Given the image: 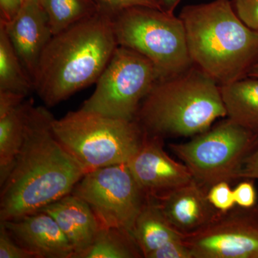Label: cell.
Masks as SVG:
<instances>
[{
    "instance_id": "1",
    "label": "cell",
    "mask_w": 258,
    "mask_h": 258,
    "mask_svg": "<svg viewBox=\"0 0 258 258\" xmlns=\"http://www.w3.org/2000/svg\"><path fill=\"white\" fill-rule=\"evenodd\" d=\"M54 118L46 108L30 105L23 147L1 186V222L35 213L69 195L86 174L55 137Z\"/></svg>"
},
{
    "instance_id": "2",
    "label": "cell",
    "mask_w": 258,
    "mask_h": 258,
    "mask_svg": "<svg viewBox=\"0 0 258 258\" xmlns=\"http://www.w3.org/2000/svg\"><path fill=\"white\" fill-rule=\"evenodd\" d=\"M118 46L112 16L98 13L53 35L40 58L34 88L55 106L96 83Z\"/></svg>"
},
{
    "instance_id": "3",
    "label": "cell",
    "mask_w": 258,
    "mask_h": 258,
    "mask_svg": "<svg viewBox=\"0 0 258 258\" xmlns=\"http://www.w3.org/2000/svg\"><path fill=\"white\" fill-rule=\"evenodd\" d=\"M179 17L194 64L220 86L248 77L258 62V32L240 20L230 0L186 5Z\"/></svg>"
},
{
    "instance_id": "4",
    "label": "cell",
    "mask_w": 258,
    "mask_h": 258,
    "mask_svg": "<svg viewBox=\"0 0 258 258\" xmlns=\"http://www.w3.org/2000/svg\"><path fill=\"white\" fill-rule=\"evenodd\" d=\"M225 116L220 85L193 64L181 74L159 79L135 119L146 133L164 139L195 137Z\"/></svg>"
},
{
    "instance_id": "5",
    "label": "cell",
    "mask_w": 258,
    "mask_h": 258,
    "mask_svg": "<svg viewBox=\"0 0 258 258\" xmlns=\"http://www.w3.org/2000/svg\"><path fill=\"white\" fill-rule=\"evenodd\" d=\"M52 126L59 142L86 173L127 164L139 152L146 137L136 119L113 118L81 108L60 119L54 118Z\"/></svg>"
},
{
    "instance_id": "6",
    "label": "cell",
    "mask_w": 258,
    "mask_h": 258,
    "mask_svg": "<svg viewBox=\"0 0 258 258\" xmlns=\"http://www.w3.org/2000/svg\"><path fill=\"white\" fill-rule=\"evenodd\" d=\"M112 20L118 45L147 57L161 79L181 74L193 66L179 17L164 10L135 7L112 15Z\"/></svg>"
},
{
    "instance_id": "7",
    "label": "cell",
    "mask_w": 258,
    "mask_h": 258,
    "mask_svg": "<svg viewBox=\"0 0 258 258\" xmlns=\"http://www.w3.org/2000/svg\"><path fill=\"white\" fill-rule=\"evenodd\" d=\"M258 144V134L227 118L189 142L170 144L173 153L206 189L240 179L244 161Z\"/></svg>"
},
{
    "instance_id": "8",
    "label": "cell",
    "mask_w": 258,
    "mask_h": 258,
    "mask_svg": "<svg viewBox=\"0 0 258 258\" xmlns=\"http://www.w3.org/2000/svg\"><path fill=\"white\" fill-rule=\"evenodd\" d=\"M159 79L160 74L152 61L118 45L97 81L96 90L81 109L134 120L142 101Z\"/></svg>"
},
{
    "instance_id": "9",
    "label": "cell",
    "mask_w": 258,
    "mask_h": 258,
    "mask_svg": "<svg viewBox=\"0 0 258 258\" xmlns=\"http://www.w3.org/2000/svg\"><path fill=\"white\" fill-rule=\"evenodd\" d=\"M71 194L89 205L101 227L122 229L132 234L148 200L127 164L86 173Z\"/></svg>"
},
{
    "instance_id": "10",
    "label": "cell",
    "mask_w": 258,
    "mask_h": 258,
    "mask_svg": "<svg viewBox=\"0 0 258 258\" xmlns=\"http://www.w3.org/2000/svg\"><path fill=\"white\" fill-rule=\"evenodd\" d=\"M193 258H258V210L236 206L184 236Z\"/></svg>"
},
{
    "instance_id": "11",
    "label": "cell",
    "mask_w": 258,
    "mask_h": 258,
    "mask_svg": "<svg viewBox=\"0 0 258 258\" xmlns=\"http://www.w3.org/2000/svg\"><path fill=\"white\" fill-rule=\"evenodd\" d=\"M163 147L164 139L146 133L142 147L127 163L144 192L155 200L194 179L187 166L171 159Z\"/></svg>"
},
{
    "instance_id": "12",
    "label": "cell",
    "mask_w": 258,
    "mask_h": 258,
    "mask_svg": "<svg viewBox=\"0 0 258 258\" xmlns=\"http://www.w3.org/2000/svg\"><path fill=\"white\" fill-rule=\"evenodd\" d=\"M17 243L35 258H74V249L53 217L37 212L1 222Z\"/></svg>"
},
{
    "instance_id": "13",
    "label": "cell",
    "mask_w": 258,
    "mask_h": 258,
    "mask_svg": "<svg viewBox=\"0 0 258 258\" xmlns=\"http://www.w3.org/2000/svg\"><path fill=\"white\" fill-rule=\"evenodd\" d=\"M4 25L17 53L32 81L52 31L46 13L38 1L23 3L18 14Z\"/></svg>"
},
{
    "instance_id": "14",
    "label": "cell",
    "mask_w": 258,
    "mask_h": 258,
    "mask_svg": "<svg viewBox=\"0 0 258 258\" xmlns=\"http://www.w3.org/2000/svg\"><path fill=\"white\" fill-rule=\"evenodd\" d=\"M208 191L194 179L156 200L171 227L185 236L203 228L218 213L209 202Z\"/></svg>"
},
{
    "instance_id": "15",
    "label": "cell",
    "mask_w": 258,
    "mask_h": 258,
    "mask_svg": "<svg viewBox=\"0 0 258 258\" xmlns=\"http://www.w3.org/2000/svg\"><path fill=\"white\" fill-rule=\"evenodd\" d=\"M38 212H46L53 217L74 247V258L81 257L101 229L89 205L71 193Z\"/></svg>"
},
{
    "instance_id": "16",
    "label": "cell",
    "mask_w": 258,
    "mask_h": 258,
    "mask_svg": "<svg viewBox=\"0 0 258 258\" xmlns=\"http://www.w3.org/2000/svg\"><path fill=\"white\" fill-rule=\"evenodd\" d=\"M220 88L228 118L258 134V79L246 77Z\"/></svg>"
},
{
    "instance_id": "17",
    "label": "cell",
    "mask_w": 258,
    "mask_h": 258,
    "mask_svg": "<svg viewBox=\"0 0 258 258\" xmlns=\"http://www.w3.org/2000/svg\"><path fill=\"white\" fill-rule=\"evenodd\" d=\"M132 235L146 258L166 242L184 237L166 220L157 200L149 197L136 220Z\"/></svg>"
},
{
    "instance_id": "18",
    "label": "cell",
    "mask_w": 258,
    "mask_h": 258,
    "mask_svg": "<svg viewBox=\"0 0 258 258\" xmlns=\"http://www.w3.org/2000/svg\"><path fill=\"white\" fill-rule=\"evenodd\" d=\"M32 103L24 101L0 118V186L8 179L23 147L27 117Z\"/></svg>"
},
{
    "instance_id": "19",
    "label": "cell",
    "mask_w": 258,
    "mask_h": 258,
    "mask_svg": "<svg viewBox=\"0 0 258 258\" xmlns=\"http://www.w3.org/2000/svg\"><path fill=\"white\" fill-rule=\"evenodd\" d=\"M33 90L32 78L15 50L4 25L0 24V91L26 97Z\"/></svg>"
},
{
    "instance_id": "20",
    "label": "cell",
    "mask_w": 258,
    "mask_h": 258,
    "mask_svg": "<svg viewBox=\"0 0 258 258\" xmlns=\"http://www.w3.org/2000/svg\"><path fill=\"white\" fill-rule=\"evenodd\" d=\"M143 257L133 235L114 227H101L92 244L80 258Z\"/></svg>"
},
{
    "instance_id": "21",
    "label": "cell",
    "mask_w": 258,
    "mask_h": 258,
    "mask_svg": "<svg viewBox=\"0 0 258 258\" xmlns=\"http://www.w3.org/2000/svg\"><path fill=\"white\" fill-rule=\"evenodd\" d=\"M55 35L100 11L95 0H38Z\"/></svg>"
},
{
    "instance_id": "22",
    "label": "cell",
    "mask_w": 258,
    "mask_h": 258,
    "mask_svg": "<svg viewBox=\"0 0 258 258\" xmlns=\"http://www.w3.org/2000/svg\"><path fill=\"white\" fill-rule=\"evenodd\" d=\"M208 198L217 211L228 212L236 206L233 190L227 181H220L212 186L208 190Z\"/></svg>"
},
{
    "instance_id": "23",
    "label": "cell",
    "mask_w": 258,
    "mask_h": 258,
    "mask_svg": "<svg viewBox=\"0 0 258 258\" xmlns=\"http://www.w3.org/2000/svg\"><path fill=\"white\" fill-rule=\"evenodd\" d=\"M100 10L112 15L135 7L164 10L161 0H96Z\"/></svg>"
},
{
    "instance_id": "24",
    "label": "cell",
    "mask_w": 258,
    "mask_h": 258,
    "mask_svg": "<svg viewBox=\"0 0 258 258\" xmlns=\"http://www.w3.org/2000/svg\"><path fill=\"white\" fill-rule=\"evenodd\" d=\"M0 258H35L15 242L3 223L0 224Z\"/></svg>"
},
{
    "instance_id": "25",
    "label": "cell",
    "mask_w": 258,
    "mask_h": 258,
    "mask_svg": "<svg viewBox=\"0 0 258 258\" xmlns=\"http://www.w3.org/2000/svg\"><path fill=\"white\" fill-rule=\"evenodd\" d=\"M183 238L166 242L149 254L148 258H193L191 250Z\"/></svg>"
},
{
    "instance_id": "26",
    "label": "cell",
    "mask_w": 258,
    "mask_h": 258,
    "mask_svg": "<svg viewBox=\"0 0 258 258\" xmlns=\"http://www.w3.org/2000/svg\"><path fill=\"white\" fill-rule=\"evenodd\" d=\"M234 9L247 27L258 32V0H234Z\"/></svg>"
},
{
    "instance_id": "27",
    "label": "cell",
    "mask_w": 258,
    "mask_h": 258,
    "mask_svg": "<svg viewBox=\"0 0 258 258\" xmlns=\"http://www.w3.org/2000/svg\"><path fill=\"white\" fill-rule=\"evenodd\" d=\"M237 206L244 209L253 208L257 205V191L252 179L242 181L233 189Z\"/></svg>"
},
{
    "instance_id": "28",
    "label": "cell",
    "mask_w": 258,
    "mask_h": 258,
    "mask_svg": "<svg viewBox=\"0 0 258 258\" xmlns=\"http://www.w3.org/2000/svg\"><path fill=\"white\" fill-rule=\"evenodd\" d=\"M25 96L10 91H0V118L13 111L25 100Z\"/></svg>"
},
{
    "instance_id": "29",
    "label": "cell",
    "mask_w": 258,
    "mask_h": 258,
    "mask_svg": "<svg viewBox=\"0 0 258 258\" xmlns=\"http://www.w3.org/2000/svg\"><path fill=\"white\" fill-rule=\"evenodd\" d=\"M239 177L240 179H258V144L244 161Z\"/></svg>"
},
{
    "instance_id": "30",
    "label": "cell",
    "mask_w": 258,
    "mask_h": 258,
    "mask_svg": "<svg viewBox=\"0 0 258 258\" xmlns=\"http://www.w3.org/2000/svg\"><path fill=\"white\" fill-rule=\"evenodd\" d=\"M21 7L20 0H0L1 19L0 23H9L18 14Z\"/></svg>"
},
{
    "instance_id": "31",
    "label": "cell",
    "mask_w": 258,
    "mask_h": 258,
    "mask_svg": "<svg viewBox=\"0 0 258 258\" xmlns=\"http://www.w3.org/2000/svg\"><path fill=\"white\" fill-rule=\"evenodd\" d=\"M161 2L165 11L174 14V10L179 4L181 0H161Z\"/></svg>"
},
{
    "instance_id": "32",
    "label": "cell",
    "mask_w": 258,
    "mask_h": 258,
    "mask_svg": "<svg viewBox=\"0 0 258 258\" xmlns=\"http://www.w3.org/2000/svg\"><path fill=\"white\" fill-rule=\"evenodd\" d=\"M248 77L258 79V62L249 71Z\"/></svg>"
},
{
    "instance_id": "33",
    "label": "cell",
    "mask_w": 258,
    "mask_h": 258,
    "mask_svg": "<svg viewBox=\"0 0 258 258\" xmlns=\"http://www.w3.org/2000/svg\"><path fill=\"white\" fill-rule=\"evenodd\" d=\"M21 1V5L23 3H28V2H32V1H38V0H20Z\"/></svg>"
},
{
    "instance_id": "34",
    "label": "cell",
    "mask_w": 258,
    "mask_h": 258,
    "mask_svg": "<svg viewBox=\"0 0 258 258\" xmlns=\"http://www.w3.org/2000/svg\"><path fill=\"white\" fill-rule=\"evenodd\" d=\"M256 207H257V210H258V204H257V205H256Z\"/></svg>"
},
{
    "instance_id": "35",
    "label": "cell",
    "mask_w": 258,
    "mask_h": 258,
    "mask_svg": "<svg viewBox=\"0 0 258 258\" xmlns=\"http://www.w3.org/2000/svg\"><path fill=\"white\" fill-rule=\"evenodd\" d=\"M95 1H96V0H95ZM96 3H97V2H96ZM97 4H98V3H97Z\"/></svg>"
}]
</instances>
